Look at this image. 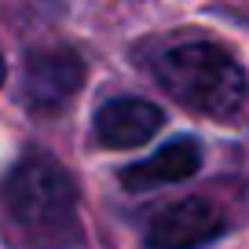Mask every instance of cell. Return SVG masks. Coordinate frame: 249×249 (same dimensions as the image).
Masks as SVG:
<instances>
[{
    "label": "cell",
    "mask_w": 249,
    "mask_h": 249,
    "mask_svg": "<svg viewBox=\"0 0 249 249\" xmlns=\"http://www.w3.org/2000/svg\"><path fill=\"white\" fill-rule=\"evenodd\" d=\"M0 238L11 249H77V183L52 154L30 150L0 179Z\"/></svg>",
    "instance_id": "obj_1"
},
{
    "label": "cell",
    "mask_w": 249,
    "mask_h": 249,
    "mask_svg": "<svg viewBox=\"0 0 249 249\" xmlns=\"http://www.w3.org/2000/svg\"><path fill=\"white\" fill-rule=\"evenodd\" d=\"M165 95L191 114L213 121H238L249 110V77L231 52L205 37H165L136 52Z\"/></svg>",
    "instance_id": "obj_2"
},
{
    "label": "cell",
    "mask_w": 249,
    "mask_h": 249,
    "mask_svg": "<svg viewBox=\"0 0 249 249\" xmlns=\"http://www.w3.org/2000/svg\"><path fill=\"white\" fill-rule=\"evenodd\" d=\"M85 85V59L66 44L37 48L22 62V103L37 114L62 110Z\"/></svg>",
    "instance_id": "obj_3"
},
{
    "label": "cell",
    "mask_w": 249,
    "mask_h": 249,
    "mask_svg": "<svg viewBox=\"0 0 249 249\" xmlns=\"http://www.w3.org/2000/svg\"><path fill=\"white\" fill-rule=\"evenodd\" d=\"M224 234V216L205 198H183L158 209L147 224V249H202Z\"/></svg>",
    "instance_id": "obj_4"
},
{
    "label": "cell",
    "mask_w": 249,
    "mask_h": 249,
    "mask_svg": "<svg viewBox=\"0 0 249 249\" xmlns=\"http://www.w3.org/2000/svg\"><path fill=\"white\" fill-rule=\"evenodd\" d=\"M165 124V114L147 99H110L95 110L92 136L107 150H132L140 143L154 140L158 128Z\"/></svg>",
    "instance_id": "obj_5"
},
{
    "label": "cell",
    "mask_w": 249,
    "mask_h": 249,
    "mask_svg": "<svg viewBox=\"0 0 249 249\" xmlns=\"http://www.w3.org/2000/svg\"><path fill=\"white\" fill-rule=\"evenodd\" d=\"M198 165H202V147H198V140L179 136V140L158 147V154L121 169V183L128 187V191H150V187L179 183V179L195 176Z\"/></svg>",
    "instance_id": "obj_6"
},
{
    "label": "cell",
    "mask_w": 249,
    "mask_h": 249,
    "mask_svg": "<svg viewBox=\"0 0 249 249\" xmlns=\"http://www.w3.org/2000/svg\"><path fill=\"white\" fill-rule=\"evenodd\" d=\"M4 77H8V66H4V55H0V85H4Z\"/></svg>",
    "instance_id": "obj_7"
}]
</instances>
